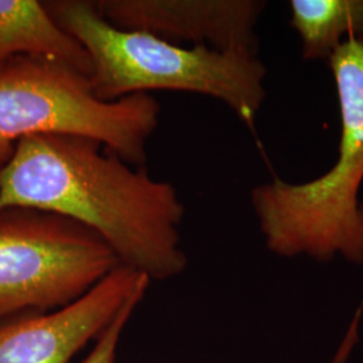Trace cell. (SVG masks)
<instances>
[{"label":"cell","mask_w":363,"mask_h":363,"mask_svg":"<svg viewBox=\"0 0 363 363\" xmlns=\"http://www.w3.org/2000/svg\"><path fill=\"white\" fill-rule=\"evenodd\" d=\"M289 11L304 61L328 62L346 40L363 43V0H291Z\"/></svg>","instance_id":"obj_9"},{"label":"cell","mask_w":363,"mask_h":363,"mask_svg":"<svg viewBox=\"0 0 363 363\" xmlns=\"http://www.w3.org/2000/svg\"><path fill=\"white\" fill-rule=\"evenodd\" d=\"M143 298L144 296H136L128 304H125V307L117 313L112 323L94 340L93 349L81 363H116L120 339L125 331V327L130 323L133 312L136 311Z\"/></svg>","instance_id":"obj_10"},{"label":"cell","mask_w":363,"mask_h":363,"mask_svg":"<svg viewBox=\"0 0 363 363\" xmlns=\"http://www.w3.org/2000/svg\"><path fill=\"white\" fill-rule=\"evenodd\" d=\"M105 150V148H104ZM37 208L99 234L120 265L164 281L187 268L181 247L184 206L156 181L91 139L45 133L22 139L0 167V210Z\"/></svg>","instance_id":"obj_1"},{"label":"cell","mask_w":363,"mask_h":363,"mask_svg":"<svg viewBox=\"0 0 363 363\" xmlns=\"http://www.w3.org/2000/svg\"><path fill=\"white\" fill-rule=\"evenodd\" d=\"M97 11L112 26L140 31L169 43L216 50L259 52L256 27L262 0H99Z\"/></svg>","instance_id":"obj_7"},{"label":"cell","mask_w":363,"mask_h":363,"mask_svg":"<svg viewBox=\"0 0 363 363\" xmlns=\"http://www.w3.org/2000/svg\"><path fill=\"white\" fill-rule=\"evenodd\" d=\"M15 57L54 60L88 77L91 72L84 46L37 0H0V64Z\"/></svg>","instance_id":"obj_8"},{"label":"cell","mask_w":363,"mask_h":363,"mask_svg":"<svg viewBox=\"0 0 363 363\" xmlns=\"http://www.w3.org/2000/svg\"><path fill=\"white\" fill-rule=\"evenodd\" d=\"M118 265L104 240L76 220L0 210V325L67 307Z\"/></svg>","instance_id":"obj_5"},{"label":"cell","mask_w":363,"mask_h":363,"mask_svg":"<svg viewBox=\"0 0 363 363\" xmlns=\"http://www.w3.org/2000/svg\"><path fill=\"white\" fill-rule=\"evenodd\" d=\"M334 363H345V361H343V359H340V358H337V359L334 361Z\"/></svg>","instance_id":"obj_11"},{"label":"cell","mask_w":363,"mask_h":363,"mask_svg":"<svg viewBox=\"0 0 363 363\" xmlns=\"http://www.w3.org/2000/svg\"><path fill=\"white\" fill-rule=\"evenodd\" d=\"M151 280L118 265L91 291L57 311L28 315L0 325V363H69L96 340Z\"/></svg>","instance_id":"obj_6"},{"label":"cell","mask_w":363,"mask_h":363,"mask_svg":"<svg viewBox=\"0 0 363 363\" xmlns=\"http://www.w3.org/2000/svg\"><path fill=\"white\" fill-rule=\"evenodd\" d=\"M340 113L334 166L301 183L279 177L250 193L259 232L279 257L363 265V43L349 39L328 60Z\"/></svg>","instance_id":"obj_2"},{"label":"cell","mask_w":363,"mask_h":363,"mask_svg":"<svg viewBox=\"0 0 363 363\" xmlns=\"http://www.w3.org/2000/svg\"><path fill=\"white\" fill-rule=\"evenodd\" d=\"M54 21L89 54L91 91L113 103L152 91H186L228 105L249 127L265 101L267 67L257 52L184 48L154 35L112 26L93 1L45 3Z\"/></svg>","instance_id":"obj_3"},{"label":"cell","mask_w":363,"mask_h":363,"mask_svg":"<svg viewBox=\"0 0 363 363\" xmlns=\"http://www.w3.org/2000/svg\"><path fill=\"white\" fill-rule=\"evenodd\" d=\"M159 116L160 105L151 94L104 103L88 76L54 60L15 57L0 64V167L22 139L45 133L96 140L130 166L143 167Z\"/></svg>","instance_id":"obj_4"}]
</instances>
